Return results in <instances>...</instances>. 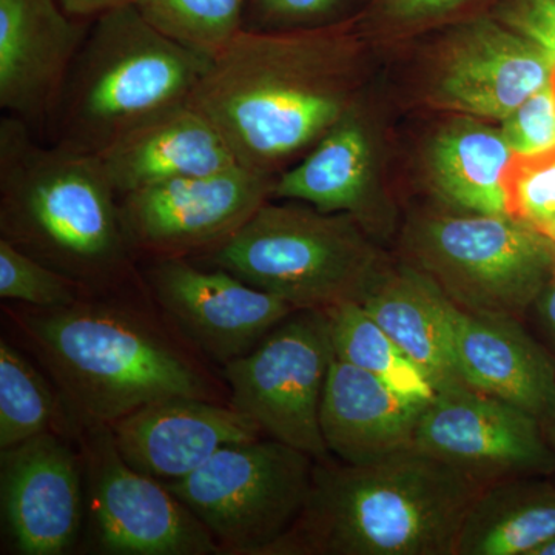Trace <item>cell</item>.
Returning <instances> with one entry per match:
<instances>
[{
    "instance_id": "23",
    "label": "cell",
    "mask_w": 555,
    "mask_h": 555,
    "mask_svg": "<svg viewBox=\"0 0 555 555\" xmlns=\"http://www.w3.org/2000/svg\"><path fill=\"white\" fill-rule=\"evenodd\" d=\"M513 155L502 130L473 116L454 119L430 142V184L441 199L460 210L507 215L503 173Z\"/></svg>"
},
{
    "instance_id": "27",
    "label": "cell",
    "mask_w": 555,
    "mask_h": 555,
    "mask_svg": "<svg viewBox=\"0 0 555 555\" xmlns=\"http://www.w3.org/2000/svg\"><path fill=\"white\" fill-rule=\"evenodd\" d=\"M134 5L158 30L215 57L246 30L250 0H134Z\"/></svg>"
},
{
    "instance_id": "21",
    "label": "cell",
    "mask_w": 555,
    "mask_h": 555,
    "mask_svg": "<svg viewBox=\"0 0 555 555\" xmlns=\"http://www.w3.org/2000/svg\"><path fill=\"white\" fill-rule=\"evenodd\" d=\"M425 404L334 356L321 400L324 443L331 455L349 465L387 459L414 448Z\"/></svg>"
},
{
    "instance_id": "20",
    "label": "cell",
    "mask_w": 555,
    "mask_h": 555,
    "mask_svg": "<svg viewBox=\"0 0 555 555\" xmlns=\"http://www.w3.org/2000/svg\"><path fill=\"white\" fill-rule=\"evenodd\" d=\"M456 367L465 385L524 409L543 427L555 420V364L518 318L460 313Z\"/></svg>"
},
{
    "instance_id": "5",
    "label": "cell",
    "mask_w": 555,
    "mask_h": 555,
    "mask_svg": "<svg viewBox=\"0 0 555 555\" xmlns=\"http://www.w3.org/2000/svg\"><path fill=\"white\" fill-rule=\"evenodd\" d=\"M214 57L150 24L134 3L91 21L46 133L96 156L164 109L188 104Z\"/></svg>"
},
{
    "instance_id": "13",
    "label": "cell",
    "mask_w": 555,
    "mask_h": 555,
    "mask_svg": "<svg viewBox=\"0 0 555 555\" xmlns=\"http://www.w3.org/2000/svg\"><path fill=\"white\" fill-rule=\"evenodd\" d=\"M141 273L179 337L221 367L250 352L297 310L228 270L190 258L145 259Z\"/></svg>"
},
{
    "instance_id": "19",
    "label": "cell",
    "mask_w": 555,
    "mask_h": 555,
    "mask_svg": "<svg viewBox=\"0 0 555 555\" xmlns=\"http://www.w3.org/2000/svg\"><path fill=\"white\" fill-rule=\"evenodd\" d=\"M96 158L119 196L238 164L217 127L189 102L138 124Z\"/></svg>"
},
{
    "instance_id": "39",
    "label": "cell",
    "mask_w": 555,
    "mask_h": 555,
    "mask_svg": "<svg viewBox=\"0 0 555 555\" xmlns=\"http://www.w3.org/2000/svg\"><path fill=\"white\" fill-rule=\"evenodd\" d=\"M551 240H553V241H554V244H555V232H554V235H553V236H551Z\"/></svg>"
},
{
    "instance_id": "8",
    "label": "cell",
    "mask_w": 555,
    "mask_h": 555,
    "mask_svg": "<svg viewBox=\"0 0 555 555\" xmlns=\"http://www.w3.org/2000/svg\"><path fill=\"white\" fill-rule=\"evenodd\" d=\"M317 460L273 438L219 449L195 473L164 483L222 554L264 555L297 520Z\"/></svg>"
},
{
    "instance_id": "37",
    "label": "cell",
    "mask_w": 555,
    "mask_h": 555,
    "mask_svg": "<svg viewBox=\"0 0 555 555\" xmlns=\"http://www.w3.org/2000/svg\"><path fill=\"white\" fill-rule=\"evenodd\" d=\"M546 436L550 438L551 444H553V448L555 449V420L546 427Z\"/></svg>"
},
{
    "instance_id": "1",
    "label": "cell",
    "mask_w": 555,
    "mask_h": 555,
    "mask_svg": "<svg viewBox=\"0 0 555 555\" xmlns=\"http://www.w3.org/2000/svg\"><path fill=\"white\" fill-rule=\"evenodd\" d=\"M350 28L243 30L211 60L189 104L217 127L238 166L278 177L356 102Z\"/></svg>"
},
{
    "instance_id": "22",
    "label": "cell",
    "mask_w": 555,
    "mask_h": 555,
    "mask_svg": "<svg viewBox=\"0 0 555 555\" xmlns=\"http://www.w3.org/2000/svg\"><path fill=\"white\" fill-rule=\"evenodd\" d=\"M360 305L425 372L436 390L463 383L455 350L462 310L429 276L408 262L386 268Z\"/></svg>"
},
{
    "instance_id": "11",
    "label": "cell",
    "mask_w": 555,
    "mask_h": 555,
    "mask_svg": "<svg viewBox=\"0 0 555 555\" xmlns=\"http://www.w3.org/2000/svg\"><path fill=\"white\" fill-rule=\"evenodd\" d=\"M276 177L236 166L119 196L139 261L203 257L232 238L272 199Z\"/></svg>"
},
{
    "instance_id": "12",
    "label": "cell",
    "mask_w": 555,
    "mask_h": 555,
    "mask_svg": "<svg viewBox=\"0 0 555 555\" xmlns=\"http://www.w3.org/2000/svg\"><path fill=\"white\" fill-rule=\"evenodd\" d=\"M414 447L485 486L553 473L555 449L534 415L456 383L423 408Z\"/></svg>"
},
{
    "instance_id": "15",
    "label": "cell",
    "mask_w": 555,
    "mask_h": 555,
    "mask_svg": "<svg viewBox=\"0 0 555 555\" xmlns=\"http://www.w3.org/2000/svg\"><path fill=\"white\" fill-rule=\"evenodd\" d=\"M433 83L440 107L503 120L553 80L555 57L488 13L456 22Z\"/></svg>"
},
{
    "instance_id": "33",
    "label": "cell",
    "mask_w": 555,
    "mask_h": 555,
    "mask_svg": "<svg viewBox=\"0 0 555 555\" xmlns=\"http://www.w3.org/2000/svg\"><path fill=\"white\" fill-rule=\"evenodd\" d=\"M486 13L555 57V0H492Z\"/></svg>"
},
{
    "instance_id": "34",
    "label": "cell",
    "mask_w": 555,
    "mask_h": 555,
    "mask_svg": "<svg viewBox=\"0 0 555 555\" xmlns=\"http://www.w3.org/2000/svg\"><path fill=\"white\" fill-rule=\"evenodd\" d=\"M61 3L72 16L93 21L109 10L130 5L134 0H61Z\"/></svg>"
},
{
    "instance_id": "3",
    "label": "cell",
    "mask_w": 555,
    "mask_h": 555,
    "mask_svg": "<svg viewBox=\"0 0 555 555\" xmlns=\"http://www.w3.org/2000/svg\"><path fill=\"white\" fill-rule=\"evenodd\" d=\"M0 238L89 295L145 287L119 195L96 156L43 144L9 115L0 118Z\"/></svg>"
},
{
    "instance_id": "24",
    "label": "cell",
    "mask_w": 555,
    "mask_h": 555,
    "mask_svg": "<svg viewBox=\"0 0 555 555\" xmlns=\"http://www.w3.org/2000/svg\"><path fill=\"white\" fill-rule=\"evenodd\" d=\"M554 537V486L509 478L486 486L477 496L454 555H531Z\"/></svg>"
},
{
    "instance_id": "14",
    "label": "cell",
    "mask_w": 555,
    "mask_h": 555,
    "mask_svg": "<svg viewBox=\"0 0 555 555\" xmlns=\"http://www.w3.org/2000/svg\"><path fill=\"white\" fill-rule=\"evenodd\" d=\"M0 509L10 553L64 555L79 545L86 488L73 429L0 451Z\"/></svg>"
},
{
    "instance_id": "35",
    "label": "cell",
    "mask_w": 555,
    "mask_h": 555,
    "mask_svg": "<svg viewBox=\"0 0 555 555\" xmlns=\"http://www.w3.org/2000/svg\"><path fill=\"white\" fill-rule=\"evenodd\" d=\"M535 306L540 320L555 345V269L542 294L537 298Z\"/></svg>"
},
{
    "instance_id": "30",
    "label": "cell",
    "mask_w": 555,
    "mask_h": 555,
    "mask_svg": "<svg viewBox=\"0 0 555 555\" xmlns=\"http://www.w3.org/2000/svg\"><path fill=\"white\" fill-rule=\"evenodd\" d=\"M371 0H250L246 30L287 31L352 24Z\"/></svg>"
},
{
    "instance_id": "26",
    "label": "cell",
    "mask_w": 555,
    "mask_h": 555,
    "mask_svg": "<svg viewBox=\"0 0 555 555\" xmlns=\"http://www.w3.org/2000/svg\"><path fill=\"white\" fill-rule=\"evenodd\" d=\"M72 429L60 390L10 341H0V451L49 430Z\"/></svg>"
},
{
    "instance_id": "36",
    "label": "cell",
    "mask_w": 555,
    "mask_h": 555,
    "mask_svg": "<svg viewBox=\"0 0 555 555\" xmlns=\"http://www.w3.org/2000/svg\"><path fill=\"white\" fill-rule=\"evenodd\" d=\"M531 555H555V537L547 540L542 546L537 547Z\"/></svg>"
},
{
    "instance_id": "29",
    "label": "cell",
    "mask_w": 555,
    "mask_h": 555,
    "mask_svg": "<svg viewBox=\"0 0 555 555\" xmlns=\"http://www.w3.org/2000/svg\"><path fill=\"white\" fill-rule=\"evenodd\" d=\"M509 217L551 236L555 232V150L513 155L503 173Z\"/></svg>"
},
{
    "instance_id": "7",
    "label": "cell",
    "mask_w": 555,
    "mask_h": 555,
    "mask_svg": "<svg viewBox=\"0 0 555 555\" xmlns=\"http://www.w3.org/2000/svg\"><path fill=\"white\" fill-rule=\"evenodd\" d=\"M408 264L463 312L520 318L555 269L553 240L509 215H426L404 233Z\"/></svg>"
},
{
    "instance_id": "2",
    "label": "cell",
    "mask_w": 555,
    "mask_h": 555,
    "mask_svg": "<svg viewBox=\"0 0 555 555\" xmlns=\"http://www.w3.org/2000/svg\"><path fill=\"white\" fill-rule=\"evenodd\" d=\"M144 291L90 295L60 309L3 308L79 422L112 425L164 398L217 400L203 364L131 298Z\"/></svg>"
},
{
    "instance_id": "28",
    "label": "cell",
    "mask_w": 555,
    "mask_h": 555,
    "mask_svg": "<svg viewBox=\"0 0 555 555\" xmlns=\"http://www.w3.org/2000/svg\"><path fill=\"white\" fill-rule=\"evenodd\" d=\"M90 297L68 276L0 238V298L39 309H60Z\"/></svg>"
},
{
    "instance_id": "9",
    "label": "cell",
    "mask_w": 555,
    "mask_h": 555,
    "mask_svg": "<svg viewBox=\"0 0 555 555\" xmlns=\"http://www.w3.org/2000/svg\"><path fill=\"white\" fill-rule=\"evenodd\" d=\"M72 429L86 488V553L222 554L206 525L163 481L124 460L107 423L79 422L72 415Z\"/></svg>"
},
{
    "instance_id": "18",
    "label": "cell",
    "mask_w": 555,
    "mask_h": 555,
    "mask_svg": "<svg viewBox=\"0 0 555 555\" xmlns=\"http://www.w3.org/2000/svg\"><path fill=\"white\" fill-rule=\"evenodd\" d=\"M377 150L357 101L298 164L278 175L272 199L350 215L367 233L385 228L377 198Z\"/></svg>"
},
{
    "instance_id": "31",
    "label": "cell",
    "mask_w": 555,
    "mask_h": 555,
    "mask_svg": "<svg viewBox=\"0 0 555 555\" xmlns=\"http://www.w3.org/2000/svg\"><path fill=\"white\" fill-rule=\"evenodd\" d=\"M500 130L514 155H540L555 150L553 80L503 119Z\"/></svg>"
},
{
    "instance_id": "17",
    "label": "cell",
    "mask_w": 555,
    "mask_h": 555,
    "mask_svg": "<svg viewBox=\"0 0 555 555\" xmlns=\"http://www.w3.org/2000/svg\"><path fill=\"white\" fill-rule=\"evenodd\" d=\"M109 427L124 460L163 483L195 473L219 449L264 437L250 416L230 404L192 397L145 404Z\"/></svg>"
},
{
    "instance_id": "38",
    "label": "cell",
    "mask_w": 555,
    "mask_h": 555,
    "mask_svg": "<svg viewBox=\"0 0 555 555\" xmlns=\"http://www.w3.org/2000/svg\"><path fill=\"white\" fill-rule=\"evenodd\" d=\"M553 86H554V90H555V72H554V75H553Z\"/></svg>"
},
{
    "instance_id": "16",
    "label": "cell",
    "mask_w": 555,
    "mask_h": 555,
    "mask_svg": "<svg viewBox=\"0 0 555 555\" xmlns=\"http://www.w3.org/2000/svg\"><path fill=\"white\" fill-rule=\"evenodd\" d=\"M91 21L61 0H0V108L42 138Z\"/></svg>"
},
{
    "instance_id": "10",
    "label": "cell",
    "mask_w": 555,
    "mask_h": 555,
    "mask_svg": "<svg viewBox=\"0 0 555 555\" xmlns=\"http://www.w3.org/2000/svg\"><path fill=\"white\" fill-rule=\"evenodd\" d=\"M334 356L326 312L297 309L250 352L222 366L229 404L250 416L264 436L317 462L332 459L320 411Z\"/></svg>"
},
{
    "instance_id": "6",
    "label": "cell",
    "mask_w": 555,
    "mask_h": 555,
    "mask_svg": "<svg viewBox=\"0 0 555 555\" xmlns=\"http://www.w3.org/2000/svg\"><path fill=\"white\" fill-rule=\"evenodd\" d=\"M269 199L224 244L193 259L228 270L295 309L360 302L387 268L356 218Z\"/></svg>"
},
{
    "instance_id": "4",
    "label": "cell",
    "mask_w": 555,
    "mask_h": 555,
    "mask_svg": "<svg viewBox=\"0 0 555 555\" xmlns=\"http://www.w3.org/2000/svg\"><path fill=\"white\" fill-rule=\"evenodd\" d=\"M485 488L415 447L369 465L323 460L297 520L264 555H454Z\"/></svg>"
},
{
    "instance_id": "32",
    "label": "cell",
    "mask_w": 555,
    "mask_h": 555,
    "mask_svg": "<svg viewBox=\"0 0 555 555\" xmlns=\"http://www.w3.org/2000/svg\"><path fill=\"white\" fill-rule=\"evenodd\" d=\"M492 0H371L369 21L392 28H412L451 17L486 13Z\"/></svg>"
},
{
    "instance_id": "25",
    "label": "cell",
    "mask_w": 555,
    "mask_h": 555,
    "mask_svg": "<svg viewBox=\"0 0 555 555\" xmlns=\"http://www.w3.org/2000/svg\"><path fill=\"white\" fill-rule=\"evenodd\" d=\"M335 357L386 383L409 400L427 403L436 387L360 302L324 310Z\"/></svg>"
}]
</instances>
